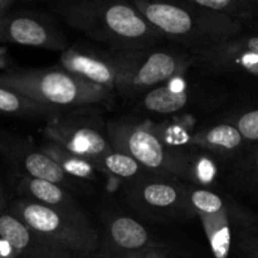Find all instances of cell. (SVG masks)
<instances>
[{"label":"cell","instance_id":"6da1fadb","mask_svg":"<svg viewBox=\"0 0 258 258\" xmlns=\"http://www.w3.org/2000/svg\"><path fill=\"white\" fill-rule=\"evenodd\" d=\"M52 10L70 27L110 50L156 48L163 34L134 7L113 0H63Z\"/></svg>","mask_w":258,"mask_h":258},{"label":"cell","instance_id":"7a4b0ae2","mask_svg":"<svg viewBox=\"0 0 258 258\" xmlns=\"http://www.w3.org/2000/svg\"><path fill=\"white\" fill-rule=\"evenodd\" d=\"M134 7L165 37L189 53L239 37L246 28L221 13L202 8L194 0L179 3L136 0Z\"/></svg>","mask_w":258,"mask_h":258},{"label":"cell","instance_id":"3957f363","mask_svg":"<svg viewBox=\"0 0 258 258\" xmlns=\"http://www.w3.org/2000/svg\"><path fill=\"white\" fill-rule=\"evenodd\" d=\"M0 86L58 110L108 106L111 91L76 77L62 67L19 68L0 73Z\"/></svg>","mask_w":258,"mask_h":258},{"label":"cell","instance_id":"277c9868","mask_svg":"<svg viewBox=\"0 0 258 258\" xmlns=\"http://www.w3.org/2000/svg\"><path fill=\"white\" fill-rule=\"evenodd\" d=\"M107 136L115 150L135 159L154 175L170 179H196V165L183 151L169 148L158 131L131 121H110Z\"/></svg>","mask_w":258,"mask_h":258},{"label":"cell","instance_id":"5b68a950","mask_svg":"<svg viewBox=\"0 0 258 258\" xmlns=\"http://www.w3.org/2000/svg\"><path fill=\"white\" fill-rule=\"evenodd\" d=\"M116 68V93L139 97L181 77L190 66V53L161 48L140 50H111Z\"/></svg>","mask_w":258,"mask_h":258},{"label":"cell","instance_id":"8992f818","mask_svg":"<svg viewBox=\"0 0 258 258\" xmlns=\"http://www.w3.org/2000/svg\"><path fill=\"white\" fill-rule=\"evenodd\" d=\"M8 211L33 231L70 249L75 256H98L101 238L93 223L80 222L59 211L28 199L13 202Z\"/></svg>","mask_w":258,"mask_h":258},{"label":"cell","instance_id":"52a82bcc","mask_svg":"<svg viewBox=\"0 0 258 258\" xmlns=\"http://www.w3.org/2000/svg\"><path fill=\"white\" fill-rule=\"evenodd\" d=\"M43 134L48 140L96 164L113 151L106 126L78 111H68L47 121Z\"/></svg>","mask_w":258,"mask_h":258},{"label":"cell","instance_id":"ba28073f","mask_svg":"<svg viewBox=\"0 0 258 258\" xmlns=\"http://www.w3.org/2000/svg\"><path fill=\"white\" fill-rule=\"evenodd\" d=\"M0 158L20 176L58 184L71 193L82 190L80 180L72 178L32 140L0 128Z\"/></svg>","mask_w":258,"mask_h":258},{"label":"cell","instance_id":"9c48e42d","mask_svg":"<svg viewBox=\"0 0 258 258\" xmlns=\"http://www.w3.org/2000/svg\"><path fill=\"white\" fill-rule=\"evenodd\" d=\"M128 203L148 214L158 217H175L191 212L189 189L176 179L149 174L130 183L126 188Z\"/></svg>","mask_w":258,"mask_h":258},{"label":"cell","instance_id":"30bf717a","mask_svg":"<svg viewBox=\"0 0 258 258\" xmlns=\"http://www.w3.org/2000/svg\"><path fill=\"white\" fill-rule=\"evenodd\" d=\"M0 43L60 52L68 48L67 38L50 18L25 10L0 17Z\"/></svg>","mask_w":258,"mask_h":258},{"label":"cell","instance_id":"8fae6325","mask_svg":"<svg viewBox=\"0 0 258 258\" xmlns=\"http://www.w3.org/2000/svg\"><path fill=\"white\" fill-rule=\"evenodd\" d=\"M193 212L199 217L214 258H228L233 246L231 201L204 188L189 189Z\"/></svg>","mask_w":258,"mask_h":258},{"label":"cell","instance_id":"7c38bea8","mask_svg":"<svg viewBox=\"0 0 258 258\" xmlns=\"http://www.w3.org/2000/svg\"><path fill=\"white\" fill-rule=\"evenodd\" d=\"M0 258H76L68 248L23 223L4 211L0 213Z\"/></svg>","mask_w":258,"mask_h":258},{"label":"cell","instance_id":"4fadbf2b","mask_svg":"<svg viewBox=\"0 0 258 258\" xmlns=\"http://www.w3.org/2000/svg\"><path fill=\"white\" fill-rule=\"evenodd\" d=\"M190 54L193 66L209 73L244 71L258 75V34H242Z\"/></svg>","mask_w":258,"mask_h":258},{"label":"cell","instance_id":"5bb4252c","mask_svg":"<svg viewBox=\"0 0 258 258\" xmlns=\"http://www.w3.org/2000/svg\"><path fill=\"white\" fill-rule=\"evenodd\" d=\"M58 66L76 77L116 93V68L110 49L76 43L60 53Z\"/></svg>","mask_w":258,"mask_h":258},{"label":"cell","instance_id":"9a60e30c","mask_svg":"<svg viewBox=\"0 0 258 258\" xmlns=\"http://www.w3.org/2000/svg\"><path fill=\"white\" fill-rule=\"evenodd\" d=\"M165 247L141 222L128 216H113L105 223L98 258H110Z\"/></svg>","mask_w":258,"mask_h":258},{"label":"cell","instance_id":"2e32d148","mask_svg":"<svg viewBox=\"0 0 258 258\" xmlns=\"http://www.w3.org/2000/svg\"><path fill=\"white\" fill-rule=\"evenodd\" d=\"M17 193L20 198L49 207L80 222L92 223L80 203L76 201L73 193L58 184L42 179L20 176L17 180Z\"/></svg>","mask_w":258,"mask_h":258},{"label":"cell","instance_id":"e0dca14e","mask_svg":"<svg viewBox=\"0 0 258 258\" xmlns=\"http://www.w3.org/2000/svg\"><path fill=\"white\" fill-rule=\"evenodd\" d=\"M191 143L222 158L237 159L246 151L247 141L233 123H219L197 131Z\"/></svg>","mask_w":258,"mask_h":258},{"label":"cell","instance_id":"ac0fdd59","mask_svg":"<svg viewBox=\"0 0 258 258\" xmlns=\"http://www.w3.org/2000/svg\"><path fill=\"white\" fill-rule=\"evenodd\" d=\"M233 246L237 258H258V216L231 201Z\"/></svg>","mask_w":258,"mask_h":258},{"label":"cell","instance_id":"d6986e66","mask_svg":"<svg viewBox=\"0 0 258 258\" xmlns=\"http://www.w3.org/2000/svg\"><path fill=\"white\" fill-rule=\"evenodd\" d=\"M190 88L174 86L171 82L159 86L141 96L140 105L145 111L159 115H170L184 110L191 103Z\"/></svg>","mask_w":258,"mask_h":258},{"label":"cell","instance_id":"ffe728a7","mask_svg":"<svg viewBox=\"0 0 258 258\" xmlns=\"http://www.w3.org/2000/svg\"><path fill=\"white\" fill-rule=\"evenodd\" d=\"M40 148L60 166V169L66 174L77 179V180L97 183V181H100L101 175H103L97 164L71 153L54 141L45 139L44 144Z\"/></svg>","mask_w":258,"mask_h":258},{"label":"cell","instance_id":"44dd1931","mask_svg":"<svg viewBox=\"0 0 258 258\" xmlns=\"http://www.w3.org/2000/svg\"><path fill=\"white\" fill-rule=\"evenodd\" d=\"M68 111L49 107L10 88L0 86V113L25 118H44L49 121Z\"/></svg>","mask_w":258,"mask_h":258},{"label":"cell","instance_id":"7402d4cb","mask_svg":"<svg viewBox=\"0 0 258 258\" xmlns=\"http://www.w3.org/2000/svg\"><path fill=\"white\" fill-rule=\"evenodd\" d=\"M229 184L242 193L258 197V144L236 159L229 170Z\"/></svg>","mask_w":258,"mask_h":258},{"label":"cell","instance_id":"603a6c76","mask_svg":"<svg viewBox=\"0 0 258 258\" xmlns=\"http://www.w3.org/2000/svg\"><path fill=\"white\" fill-rule=\"evenodd\" d=\"M97 166L103 174L117 180L134 183V181L148 176L149 173L135 159L113 149V151L103 156L97 163Z\"/></svg>","mask_w":258,"mask_h":258},{"label":"cell","instance_id":"cb8c5ba5","mask_svg":"<svg viewBox=\"0 0 258 258\" xmlns=\"http://www.w3.org/2000/svg\"><path fill=\"white\" fill-rule=\"evenodd\" d=\"M199 7L221 13L244 28L258 22V0H194Z\"/></svg>","mask_w":258,"mask_h":258},{"label":"cell","instance_id":"d4e9b609","mask_svg":"<svg viewBox=\"0 0 258 258\" xmlns=\"http://www.w3.org/2000/svg\"><path fill=\"white\" fill-rule=\"evenodd\" d=\"M233 125L238 128L247 143L258 144V108L239 115Z\"/></svg>","mask_w":258,"mask_h":258},{"label":"cell","instance_id":"484cf974","mask_svg":"<svg viewBox=\"0 0 258 258\" xmlns=\"http://www.w3.org/2000/svg\"><path fill=\"white\" fill-rule=\"evenodd\" d=\"M110 258H173L170 252L166 247H159V248L146 249V251L136 252V253L123 254V256H116Z\"/></svg>","mask_w":258,"mask_h":258},{"label":"cell","instance_id":"4316f807","mask_svg":"<svg viewBox=\"0 0 258 258\" xmlns=\"http://www.w3.org/2000/svg\"><path fill=\"white\" fill-rule=\"evenodd\" d=\"M9 64H10V58L8 55L7 48L5 47H0V71H8L9 70Z\"/></svg>","mask_w":258,"mask_h":258},{"label":"cell","instance_id":"83f0119b","mask_svg":"<svg viewBox=\"0 0 258 258\" xmlns=\"http://www.w3.org/2000/svg\"><path fill=\"white\" fill-rule=\"evenodd\" d=\"M14 5L13 0H0V17L12 12V7Z\"/></svg>","mask_w":258,"mask_h":258},{"label":"cell","instance_id":"f1b7e54d","mask_svg":"<svg viewBox=\"0 0 258 258\" xmlns=\"http://www.w3.org/2000/svg\"><path fill=\"white\" fill-rule=\"evenodd\" d=\"M5 207H7V196H5V191H4V189H3V185H2V180H0V213L4 211H7V209H5Z\"/></svg>","mask_w":258,"mask_h":258},{"label":"cell","instance_id":"f546056e","mask_svg":"<svg viewBox=\"0 0 258 258\" xmlns=\"http://www.w3.org/2000/svg\"><path fill=\"white\" fill-rule=\"evenodd\" d=\"M76 258H98V256H88V257H76Z\"/></svg>","mask_w":258,"mask_h":258}]
</instances>
